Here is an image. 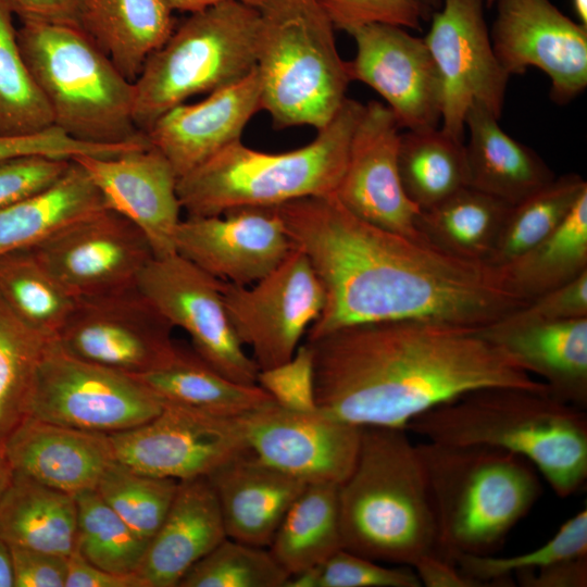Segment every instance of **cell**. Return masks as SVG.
Segmentation results:
<instances>
[{
	"label": "cell",
	"mask_w": 587,
	"mask_h": 587,
	"mask_svg": "<svg viewBox=\"0 0 587 587\" xmlns=\"http://www.w3.org/2000/svg\"><path fill=\"white\" fill-rule=\"evenodd\" d=\"M523 587H586L587 555L555 562L535 571L513 575Z\"/></svg>",
	"instance_id": "52"
},
{
	"label": "cell",
	"mask_w": 587,
	"mask_h": 587,
	"mask_svg": "<svg viewBox=\"0 0 587 587\" xmlns=\"http://www.w3.org/2000/svg\"><path fill=\"white\" fill-rule=\"evenodd\" d=\"M167 0H83L79 27L130 82L176 23Z\"/></svg>",
	"instance_id": "29"
},
{
	"label": "cell",
	"mask_w": 587,
	"mask_h": 587,
	"mask_svg": "<svg viewBox=\"0 0 587 587\" xmlns=\"http://www.w3.org/2000/svg\"><path fill=\"white\" fill-rule=\"evenodd\" d=\"M228 538L267 548L287 510L307 483L246 450L208 476Z\"/></svg>",
	"instance_id": "25"
},
{
	"label": "cell",
	"mask_w": 587,
	"mask_h": 587,
	"mask_svg": "<svg viewBox=\"0 0 587 587\" xmlns=\"http://www.w3.org/2000/svg\"><path fill=\"white\" fill-rule=\"evenodd\" d=\"M0 538L9 547L68 557L76 550L75 496L14 473L0 500Z\"/></svg>",
	"instance_id": "30"
},
{
	"label": "cell",
	"mask_w": 587,
	"mask_h": 587,
	"mask_svg": "<svg viewBox=\"0 0 587 587\" xmlns=\"http://www.w3.org/2000/svg\"><path fill=\"white\" fill-rule=\"evenodd\" d=\"M0 299L26 324L55 339L76 303L33 248L0 254Z\"/></svg>",
	"instance_id": "37"
},
{
	"label": "cell",
	"mask_w": 587,
	"mask_h": 587,
	"mask_svg": "<svg viewBox=\"0 0 587 587\" xmlns=\"http://www.w3.org/2000/svg\"><path fill=\"white\" fill-rule=\"evenodd\" d=\"M17 40L53 125L90 143L146 136L134 122V82L79 26L23 21Z\"/></svg>",
	"instance_id": "7"
},
{
	"label": "cell",
	"mask_w": 587,
	"mask_h": 587,
	"mask_svg": "<svg viewBox=\"0 0 587 587\" xmlns=\"http://www.w3.org/2000/svg\"><path fill=\"white\" fill-rule=\"evenodd\" d=\"M173 328L135 286L76 299L57 341L79 359L140 375L165 366L176 357Z\"/></svg>",
	"instance_id": "12"
},
{
	"label": "cell",
	"mask_w": 587,
	"mask_h": 587,
	"mask_svg": "<svg viewBox=\"0 0 587 587\" xmlns=\"http://www.w3.org/2000/svg\"><path fill=\"white\" fill-rule=\"evenodd\" d=\"M222 282L172 253L154 257L138 287L174 327L188 334L192 350L205 363L233 382L253 385L259 367L233 329Z\"/></svg>",
	"instance_id": "14"
},
{
	"label": "cell",
	"mask_w": 587,
	"mask_h": 587,
	"mask_svg": "<svg viewBox=\"0 0 587 587\" xmlns=\"http://www.w3.org/2000/svg\"><path fill=\"white\" fill-rule=\"evenodd\" d=\"M510 207L465 186L439 203L420 210L415 228L423 242L442 253L486 263Z\"/></svg>",
	"instance_id": "32"
},
{
	"label": "cell",
	"mask_w": 587,
	"mask_h": 587,
	"mask_svg": "<svg viewBox=\"0 0 587 587\" xmlns=\"http://www.w3.org/2000/svg\"><path fill=\"white\" fill-rule=\"evenodd\" d=\"M435 513L439 554L490 555L540 498L526 459L482 445L417 444ZM454 563V562H453Z\"/></svg>",
	"instance_id": "5"
},
{
	"label": "cell",
	"mask_w": 587,
	"mask_h": 587,
	"mask_svg": "<svg viewBox=\"0 0 587 587\" xmlns=\"http://www.w3.org/2000/svg\"><path fill=\"white\" fill-rule=\"evenodd\" d=\"M364 104L346 98L308 145L266 153L238 140L177 179L187 216L222 215L240 207H275L309 196L334 193Z\"/></svg>",
	"instance_id": "6"
},
{
	"label": "cell",
	"mask_w": 587,
	"mask_h": 587,
	"mask_svg": "<svg viewBox=\"0 0 587 587\" xmlns=\"http://www.w3.org/2000/svg\"><path fill=\"white\" fill-rule=\"evenodd\" d=\"M587 183L578 174L554 177L510 207L486 263L498 268L553 233L566 218Z\"/></svg>",
	"instance_id": "39"
},
{
	"label": "cell",
	"mask_w": 587,
	"mask_h": 587,
	"mask_svg": "<svg viewBox=\"0 0 587 587\" xmlns=\"http://www.w3.org/2000/svg\"><path fill=\"white\" fill-rule=\"evenodd\" d=\"M413 567L384 566L378 561L340 549L319 566L316 587H420Z\"/></svg>",
	"instance_id": "45"
},
{
	"label": "cell",
	"mask_w": 587,
	"mask_h": 587,
	"mask_svg": "<svg viewBox=\"0 0 587 587\" xmlns=\"http://www.w3.org/2000/svg\"><path fill=\"white\" fill-rule=\"evenodd\" d=\"M71 160L50 157H21L0 161V210L53 184Z\"/></svg>",
	"instance_id": "50"
},
{
	"label": "cell",
	"mask_w": 587,
	"mask_h": 587,
	"mask_svg": "<svg viewBox=\"0 0 587 587\" xmlns=\"http://www.w3.org/2000/svg\"><path fill=\"white\" fill-rule=\"evenodd\" d=\"M0 587H13V572L9 546L0 538Z\"/></svg>",
	"instance_id": "57"
},
{
	"label": "cell",
	"mask_w": 587,
	"mask_h": 587,
	"mask_svg": "<svg viewBox=\"0 0 587 587\" xmlns=\"http://www.w3.org/2000/svg\"><path fill=\"white\" fill-rule=\"evenodd\" d=\"M498 120L476 103L467 111L469 186L513 205L550 183L555 175L538 153L507 134Z\"/></svg>",
	"instance_id": "28"
},
{
	"label": "cell",
	"mask_w": 587,
	"mask_h": 587,
	"mask_svg": "<svg viewBox=\"0 0 587 587\" xmlns=\"http://www.w3.org/2000/svg\"><path fill=\"white\" fill-rule=\"evenodd\" d=\"M485 4V0H442L423 38L441 79V128L461 140L472 104L501 116L510 77L495 54Z\"/></svg>",
	"instance_id": "13"
},
{
	"label": "cell",
	"mask_w": 587,
	"mask_h": 587,
	"mask_svg": "<svg viewBox=\"0 0 587 587\" xmlns=\"http://www.w3.org/2000/svg\"><path fill=\"white\" fill-rule=\"evenodd\" d=\"M115 461L138 472L185 480L208 476L248 450L239 419L164 402L152 420L110 434Z\"/></svg>",
	"instance_id": "15"
},
{
	"label": "cell",
	"mask_w": 587,
	"mask_h": 587,
	"mask_svg": "<svg viewBox=\"0 0 587 587\" xmlns=\"http://www.w3.org/2000/svg\"><path fill=\"white\" fill-rule=\"evenodd\" d=\"M587 555V510L566 520L544 545L511 557L457 554L453 562L482 586H513V575L559 561Z\"/></svg>",
	"instance_id": "43"
},
{
	"label": "cell",
	"mask_w": 587,
	"mask_h": 587,
	"mask_svg": "<svg viewBox=\"0 0 587 587\" xmlns=\"http://www.w3.org/2000/svg\"><path fill=\"white\" fill-rule=\"evenodd\" d=\"M305 342L313 352L317 409L359 427L405 429L429 409L486 387L548 391L479 328L392 320L345 326Z\"/></svg>",
	"instance_id": "2"
},
{
	"label": "cell",
	"mask_w": 587,
	"mask_h": 587,
	"mask_svg": "<svg viewBox=\"0 0 587 587\" xmlns=\"http://www.w3.org/2000/svg\"><path fill=\"white\" fill-rule=\"evenodd\" d=\"M587 317V272L571 283L542 294L496 322L522 326Z\"/></svg>",
	"instance_id": "49"
},
{
	"label": "cell",
	"mask_w": 587,
	"mask_h": 587,
	"mask_svg": "<svg viewBox=\"0 0 587 587\" xmlns=\"http://www.w3.org/2000/svg\"><path fill=\"white\" fill-rule=\"evenodd\" d=\"M490 38L495 54L511 76L528 67L551 82V97L565 103L587 86V27L550 0H496Z\"/></svg>",
	"instance_id": "17"
},
{
	"label": "cell",
	"mask_w": 587,
	"mask_h": 587,
	"mask_svg": "<svg viewBox=\"0 0 587 587\" xmlns=\"http://www.w3.org/2000/svg\"><path fill=\"white\" fill-rule=\"evenodd\" d=\"M23 21L70 24L79 26L83 0H0Z\"/></svg>",
	"instance_id": "53"
},
{
	"label": "cell",
	"mask_w": 587,
	"mask_h": 587,
	"mask_svg": "<svg viewBox=\"0 0 587 587\" xmlns=\"http://www.w3.org/2000/svg\"><path fill=\"white\" fill-rule=\"evenodd\" d=\"M257 384L284 409L300 412L317 409L313 352L309 344L300 345L288 361L259 370Z\"/></svg>",
	"instance_id": "46"
},
{
	"label": "cell",
	"mask_w": 587,
	"mask_h": 587,
	"mask_svg": "<svg viewBox=\"0 0 587 587\" xmlns=\"http://www.w3.org/2000/svg\"><path fill=\"white\" fill-rule=\"evenodd\" d=\"M238 419L249 450L307 484L340 485L353 469L361 427L320 409L300 412L273 402Z\"/></svg>",
	"instance_id": "18"
},
{
	"label": "cell",
	"mask_w": 587,
	"mask_h": 587,
	"mask_svg": "<svg viewBox=\"0 0 587 587\" xmlns=\"http://www.w3.org/2000/svg\"><path fill=\"white\" fill-rule=\"evenodd\" d=\"M105 202L74 160L50 186L0 210V254L33 248L63 227L98 211Z\"/></svg>",
	"instance_id": "31"
},
{
	"label": "cell",
	"mask_w": 587,
	"mask_h": 587,
	"mask_svg": "<svg viewBox=\"0 0 587 587\" xmlns=\"http://www.w3.org/2000/svg\"><path fill=\"white\" fill-rule=\"evenodd\" d=\"M133 376L163 402L220 416L237 417L275 402L258 384L233 382L205 363L193 350L180 347L165 366Z\"/></svg>",
	"instance_id": "33"
},
{
	"label": "cell",
	"mask_w": 587,
	"mask_h": 587,
	"mask_svg": "<svg viewBox=\"0 0 587 587\" xmlns=\"http://www.w3.org/2000/svg\"><path fill=\"white\" fill-rule=\"evenodd\" d=\"M122 151L123 146L118 143L77 140L55 125L26 135H0V161L32 155L68 160L79 155L114 157Z\"/></svg>",
	"instance_id": "48"
},
{
	"label": "cell",
	"mask_w": 587,
	"mask_h": 587,
	"mask_svg": "<svg viewBox=\"0 0 587 587\" xmlns=\"http://www.w3.org/2000/svg\"><path fill=\"white\" fill-rule=\"evenodd\" d=\"M163 407L137 377L79 359L55 339L39 364L28 416L110 435L147 423Z\"/></svg>",
	"instance_id": "10"
},
{
	"label": "cell",
	"mask_w": 587,
	"mask_h": 587,
	"mask_svg": "<svg viewBox=\"0 0 587 587\" xmlns=\"http://www.w3.org/2000/svg\"><path fill=\"white\" fill-rule=\"evenodd\" d=\"M496 0H485L487 7H492Z\"/></svg>",
	"instance_id": "61"
},
{
	"label": "cell",
	"mask_w": 587,
	"mask_h": 587,
	"mask_svg": "<svg viewBox=\"0 0 587 587\" xmlns=\"http://www.w3.org/2000/svg\"><path fill=\"white\" fill-rule=\"evenodd\" d=\"M398 168L405 195L420 210L469 186L463 140L438 127L400 134Z\"/></svg>",
	"instance_id": "36"
},
{
	"label": "cell",
	"mask_w": 587,
	"mask_h": 587,
	"mask_svg": "<svg viewBox=\"0 0 587 587\" xmlns=\"http://www.w3.org/2000/svg\"><path fill=\"white\" fill-rule=\"evenodd\" d=\"M335 29L352 30L371 24L420 28L424 21L416 0H319Z\"/></svg>",
	"instance_id": "47"
},
{
	"label": "cell",
	"mask_w": 587,
	"mask_h": 587,
	"mask_svg": "<svg viewBox=\"0 0 587 587\" xmlns=\"http://www.w3.org/2000/svg\"><path fill=\"white\" fill-rule=\"evenodd\" d=\"M13 475L14 471L10 464L4 448L0 447V500L8 489Z\"/></svg>",
	"instance_id": "58"
},
{
	"label": "cell",
	"mask_w": 587,
	"mask_h": 587,
	"mask_svg": "<svg viewBox=\"0 0 587 587\" xmlns=\"http://www.w3.org/2000/svg\"><path fill=\"white\" fill-rule=\"evenodd\" d=\"M13 587H65L67 557L9 547Z\"/></svg>",
	"instance_id": "51"
},
{
	"label": "cell",
	"mask_w": 587,
	"mask_h": 587,
	"mask_svg": "<svg viewBox=\"0 0 587 587\" xmlns=\"http://www.w3.org/2000/svg\"><path fill=\"white\" fill-rule=\"evenodd\" d=\"M405 429L446 445H482L526 459L560 498L587 480V415L548 391L486 387L440 403Z\"/></svg>",
	"instance_id": "3"
},
{
	"label": "cell",
	"mask_w": 587,
	"mask_h": 587,
	"mask_svg": "<svg viewBox=\"0 0 587 587\" xmlns=\"http://www.w3.org/2000/svg\"><path fill=\"white\" fill-rule=\"evenodd\" d=\"M498 270L508 288L526 301L586 273L587 190L553 233Z\"/></svg>",
	"instance_id": "35"
},
{
	"label": "cell",
	"mask_w": 587,
	"mask_h": 587,
	"mask_svg": "<svg viewBox=\"0 0 587 587\" xmlns=\"http://www.w3.org/2000/svg\"><path fill=\"white\" fill-rule=\"evenodd\" d=\"M260 110L261 90L254 67L246 77L208 93L197 103L184 102L170 109L145 134L179 178L241 140L246 125Z\"/></svg>",
	"instance_id": "23"
},
{
	"label": "cell",
	"mask_w": 587,
	"mask_h": 587,
	"mask_svg": "<svg viewBox=\"0 0 587 587\" xmlns=\"http://www.w3.org/2000/svg\"><path fill=\"white\" fill-rule=\"evenodd\" d=\"M174 247L213 277L248 286L275 270L294 245L273 207H240L180 220Z\"/></svg>",
	"instance_id": "20"
},
{
	"label": "cell",
	"mask_w": 587,
	"mask_h": 587,
	"mask_svg": "<svg viewBox=\"0 0 587 587\" xmlns=\"http://www.w3.org/2000/svg\"><path fill=\"white\" fill-rule=\"evenodd\" d=\"M76 551L109 572L136 574L149 540L133 530L96 489L75 495Z\"/></svg>",
	"instance_id": "40"
},
{
	"label": "cell",
	"mask_w": 587,
	"mask_h": 587,
	"mask_svg": "<svg viewBox=\"0 0 587 587\" xmlns=\"http://www.w3.org/2000/svg\"><path fill=\"white\" fill-rule=\"evenodd\" d=\"M259 26V9L236 0L189 13L134 80L136 127L145 133L188 98L250 74L257 63Z\"/></svg>",
	"instance_id": "9"
},
{
	"label": "cell",
	"mask_w": 587,
	"mask_h": 587,
	"mask_svg": "<svg viewBox=\"0 0 587 587\" xmlns=\"http://www.w3.org/2000/svg\"><path fill=\"white\" fill-rule=\"evenodd\" d=\"M228 1V0H167L170 7L173 11H183L192 13L208 7L214 5L216 3ZM249 4L254 8L260 7L261 0H236Z\"/></svg>",
	"instance_id": "56"
},
{
	"label": "cell",
	"mask_w": 587,
	"mask_h": 587,
	"mask_svg": "<svg viewBox=\"0 0 587 587\" xmlns=\"http://www.w3.org/2000/svg\"><path fill=\"white\" fill-rule=\"evenodd\" d=\"M177 485L178 480L141 473L114 460L96 490L133 530L150 540L170 510Z\"/></svg>",
	"instance_id": "42"
},
{
	"label": "cell",
	"mask_w": 587,
	"mask_h": 587,
	"mask_svg": "<svg viewBox=\"0 0 587 587\" xmlns=\"http://www.w3.org/2000/svg\"><path fill=\"white\" fill-rule=\"evenodd\" d=\"M423 14L424 21L430 18V15L440 9L442 0H416Z\"/></svg>",
	"instance_id": "59"
},
{
	"label": "cell",
	"mask_w": 587,
	"mask_h": 587,
	"mask_svg": "<svg viewBox=\"0 0 587 587\" xmlns=\"http://www.w3.org/2000/svg\"><path fill=\"white\" fill-rule=\"evenodd\" d=\"M3 448L14 473L73 496L96 489L115 460L109 434L32 416L14 429Z\"/></svg>",
	"instance_id": "24"
},
{
	"label": "cell",
	"mask_w": 587,
	"mask_h": 587,
	"mask_svg": "<svg viewBox=\"0 0 587 587\" xmlns=\"http://www.w3.org/2000/svg\"><path fill=\"white\" fill-rule=\"evenodd\" d=\"M289 577L267 548L226 537L190 567L178 587H285Z\"/></svg>",
	"instance_id": "44"
},
{
	"label": "cell",
	"mask_w": 587,
	"mask_h": 587,
	"mask_svg": "<svg viewBox=\"0 0 587 587\" xmlns=\"http://www.w3.org/2000/svg\"><path fill=\"white\" fill-rule=\"evenodd\" d=\"M274 209L325 292L305 341L345 326L392 320L483 328L528 302L508 288L498 268L371 224L334 193Z\"/></svg>",
	"instance_id": "1"
},
{
	"label": "cell",
	"mask_w": 587,
	"mask_h": 587,
	"mask_svg": "<svg viewBox=\"0 0 587 587\" xmlns=\"http://www.w3.org/2000/svg\"><path fill=\"white\" fill-rule=\"evenodd\" d=\"M399 130L392 111L385 103L365 104L334 195L360 218L422 241L415 228L420 209L408 198L400 180Z\"/></svg>",
	"instance_id": "21"
},
{
	"label": "cell",
	"mask_w": 587,
	"mask_h": 587,
	"mask_svg": "<svg viewBox=\"0 0 587 587\" xmlns=\"http://www.w3.org/2000/svg\"><path fill=\"white\" fill-rule=\"evenodd\" d=\"M338 508L346 550L411 567L426 555L440 557L417 444L404 428L361 427L355 463L338 486Z\"/></svg>",
	"instance_id": "4"
},
{
	"label": "cell",
	"mask_w": 587,
	"mask_h": 587,
	"mask_svg": "<svg viewBox=\"0 0 587 587\" xmlns=\"http://www.w3.org/2000/svg\"><path fill=\"white\" fill-rule=\"evenodd\" d=\"M422 586L426 587H483L464 575L455 563L439 555H426L413 566Z\"/></svg>",
	"instance_id": "55"
},
{
	"label": "cell",
	"mask_w": 587,
	"mask_h": 587,
	"mask_svg": "<svg viewBox=\"0 0 587 587\" xmlns=\"http://www.w3.org/2000/svg\"><path fill=\"white\" fill-rule=\"evenodd\" d=\"M255 71L275 127L323 128L351 82L319 0H261Z\"/></svg>",
	"instance_id": "8"
},
{
	"label": "cell",
	"mask_w": 587,
	"mask_h": 587,
	"mask_svg": "<svg viewBox=\"0 0 587 587\" xmlns=\"http://www.w3.org/2000/svg\"><path fill=\"white\" fill-rule=\"evenodd\" d=\"M350 35L357 47L353 60L348 61L351 80L374 89L400 128L438 127L441 79L424 39L386 24L365 25Z\"/></svg>",
	"instance_id": "19"
},
{
	"label": "cell",
	"mask_w": 587,
	"mask_h": 587,
	"mask_svg": "<svg viewBox=\"0 0 587 587\" xmlns=\"http://www.w3.org/2000/svg\"><path fill=\"white\" fill-rule=\"evenodd\" d=\"M479 332L526 373L540 376L553 398L587 409V317L522 326L494 323Z\"/></svg>",
	"instance_id": "27"
},
{
	"label": "cell",
	"mask_w": 587,
	"mask_h": 587,
	"mask_svg": "<svg viewBox=\"0 0 587 587\" xmlns=\"http://www.w3.org/2000/svg\"><path fill=\"white\" fill-rule=\"evenodd\" d=\"M77 162L100 191L108 209L132 221L147 237L155 258L175 252L182 210L177 175L151 145L115 157L79 155Z\"/></svg>",
	"instance_id": "22"
},
{
	"label": "cell",
	"mask_w": 587,
	"mask_h": 587,
	"mask_svg": "<svg viewBox=\"0 0 587 587\" xmlns=\"http://www.w3.org/2000/svg\"><path fill=\"white\" fill-rule=\"evenodd\" d=\"M572 3L578 23L587 27V0H572Z\"/></svg>",
	"instance_id": "60"
},
{
	"label": "cell",
	"mask_w": 587,
	"mask_h": 587,
	"mask_svg": "<svg viewBox=\"0 0 587 587\" xmlns=\"http://www.w3.org/2000/svg\"><path fill=\"white\" fill-rule=\"evenodd\" d=\"M52 125L49 107L22 54L12 13L0 2V135H26Z\"/></svg>",
	"instance_id": "41"
},
{
	"label": "cell",
	"mask_w": 587,
	"mask_h": 587,
	"mask_svg": "<svg viewBox=\"0 0 587 587\" xmlns=\"http://www.w3.org/2000/svg\"><path fill=\"white\" fill-rule=\"evenodd\" d=\"M223 302L238 339L259 370L288 361L323 310L325 292L305 254L294 247L252 285L222 282Z\"/></svg>",
	"instance_id": "11"
},
{
	"label": "cell",
	"mask_w": 587,
	"mask_h": 587,
	"mask_svg": "<svg viewBox=\"0 0 587 587\" xmlns=\"http://www.w3.org/2000/svg\"><path fill=\"white\" fill-rule=\"evenodd\" d=\"M226 537L207 476L179 480L170 510L149 540L136 574L145 587H177L190 567Z\"/></svg>",
	"instance_id": "26"
},
{
	"label": "cell",
	"mask_w": 587,
	"mask_h": 587,
	"mask_svg": "<svg viewBox=\"0 0 587 587\" xmlns=\"http://www.w3.org/2000/svg\"><path fill=\"white\" fill-rule=\"evenodd\" d=\"M338 486L307 484L277 527L267 549L289 576L321 565L344 549Z\"/></svg>",
	"instance_id": "34"
},
{
	"label": "cell",
	"mask_w": 587,
	"mask_h": 587,
	"mask_svg": "<svg viewBox=\"0 0 587 587\" xmlns=\"http://www.w3.org/2000/svg\"><path fill=\"white\" fill-rule=\"evenodd\" d=\"M65 587H145V584L137 574L100 569L75 550L67 557Z\"/></svg>",
	"instance_id": "54"
},
{
	"label": "cell",
	"mask_w": 587,
	"mask_h": 587,
	"mask_svg": "<svg viewBox=\"0 0 587 587\" xmlns=\"http://www.w3.org/2000/svg\"><path fill=\"white\" fill-rule=\"evenodd\" d=\"M33 249L75 299L138 286L154 258L145 234L108 208L63 227Z\"/></svg>",
	"instance_id": "16"
},
{
	"label": "cell",
	"mask_w": 587,
	"mask_h": 587,
	"mask_svg": "<svg viewBox=\"0 0 587 587\" xmlns=\"http://www.w3.org/2000/svg\"><path fill=\"white\" fill-rule=\"evenodd\" d=\"M53 340L0 299V447L28 416L37 371Z\"/></svg>",
	"instance_id": "38"
}]
</instances>
